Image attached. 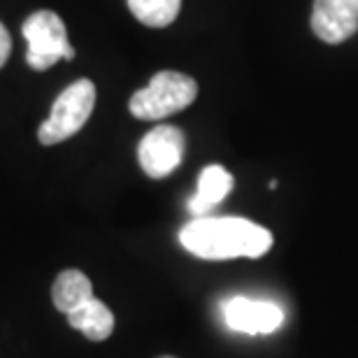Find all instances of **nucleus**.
<instances>
[{"label":"nucleus","mask_w":358,"mask_h":358,"mask_svg":"<svg viewBox=\"0 0 358 358\" xmlns=\"http://www.w3.org/2000/svg\"><path fill=\"white\" fill-rule=\"evenodd\" d=\"M179 242L205 261L261 259L270 252L272 233L240 217H200L179 231Z\"/></svg>","instance_id":"1"},{"label":"nucleus","mask_w":358,"mask_h":358,"mask_svg":"<svg viewBox=\"0 0 358 358\" xmlns=\"http://www.w3.org/2000/svg\"><path fill=\"white\" fill-rule=\"evenodd\" d=\"M198 96V84L193 77L175 70H163L154 75L145 89L135 91L128 110L142 121H159L186 110Z\"/></svg>","instance_id":"2"},{"label":"nucleus","mask_w":358,"mask_h":358,"mask_svg":"<svg viewBox=\"0 0 358 358\" xmlns=\"http://www.w3.org/2000/svg\"><path fill=\"white\" fill-rule=\"evenodd\" d=\"M96 107V87L91 80H77L61 93L52 105V114L38 128V140L42 145H59L73 138L89 121Z\"/></svg>","instance_id":"3"},{"label":"nucleus","mask_w":358,"mask_h":358,"mask_svg":"<svg viewBox=\"0 0 358 358\" xmlns=\"http://www.w3.org/2000/svg\"><path fill=\"white\" fill-rule=\"evenodd\" d=\"M24 38L28 42L26 63L33 70L42 73L56 66L61 59H75V47L68 42V28L56 12H33L24 21Z\"/></svg>","instance_id":"4"},{"label":"nucleus","mask_w":358,"mask_h":358,"mask_svg":"<svg viewBox=\"0 0 358 358\" xmlns=\"http://www.w3.org/2000/svg\"><path fill=\"white\" fill-rule=\"evenodd\" d=\"M186 138L177 126H156L140 140L138 161L147 177L163 179L175 173L184 159Z\"/></svg>","instance_id":"5"},{"label":"nucleus","mask_w":358,"mask_h":358,"mask_svg":"<svg viewBox=\"0 0 358 358\" xmlns=\"http://www.w3.org/2000/svg\"><path fill=\"white\" fill-rule=\"evenodd\" d=\"M224 319L231 331L247 335H268L284 324V310L270 303V300L238 296L224 303Z\"/></svg>","instance_id":"6"},{"label":"nucleus","mask_w":358,"mask_h":358,"mask_svg":"<svg viewBox=\"0 0 358 358\" xmlns=\"http://www.w3.org/2000/svg\"><path fill=\"white\" fill-rule=\"evenodd\" d=\"M312 31L328 45H340L358 31V0H314Z\"/></svg>","instance_id":"7"},{"label":"nucleus","mask_w":358,"mask_h":358,"mask_svg":"<svg viewBox=\"0 0 358 358\" xmlns=\"http://www.w3.org/2000/svg\"><path fill=\"white\" fill-rule=\"evenodd\" d=\"M235 179L224 166H207L198 177V191L189 200V212L193 217H207L228 193L233 191Z\"/></svg>","instance_id":"8"},{"label":"nucleus","mask_w":358,"mask_h":358,"mask_svg":"<svg viewBox=\"0 0 358 358\" xmlns=\"http://www.w3.org/2000/svg\"><path fill=\"white\" fill-rule=\"evenodd\" d=\"M68 324L75 331L87 335L91 342H103L114 331V314L110 307L93 296L84 305H80L77 310L68 314Z\"/></svg>","instance_id":"9"},{"label":"nucleus","mask_w":358,"mask_h":358,"mask_svg":"<svg viewBox=\"0 0 358 358\" xmlns=\"http://www.w3.org/2000/svg\"><path fill=\"white\" fill-rule=\"evenodd\" d=\"M93 298L91 279L82 270H63L52 286V300L56 310L63 314H70L80 305Z\"/></svg>","instance_id":"10"},{"label":"nucleus","mask_w":358,"mask_h":358,"mask_svg":"<svg viewBox=\"0 0 358 358\" xmlns=\"http://www.w3.org/2000/svg\"><path fill=\"white\" fill-rule=\"evenodd\" d=\"M135 19L152 28H166L177 19L182 0H128Z\"/></svg>","instance_id":"11"},{"label":"nucleus","mask_w":358,"mask_h":358,"mask_svg":"<svg viewBox=\"0 0 358 358\" xmlns=\"http://www.w3.org/2000/svg\"><path fill=\"white\" fill-rule=\"evenodd\" d=\"M10 52H12V38H10V33H7V28L0 24V68L7 63Z\"/></svg>","instance_id":"12"},{"label":"nucleus","mask_w":358,"mask_h":358,"mask_svg":"<svg viewBox=\"0 0 358 358\" xmlns=\"http://www.w3.org/2000/svg\"><path fill=\"white\" fill-rule=\"evenodd\" d=\"M161 358H175V356H161Z\"/></svg>","instance_id":"13"}]
</instances>
